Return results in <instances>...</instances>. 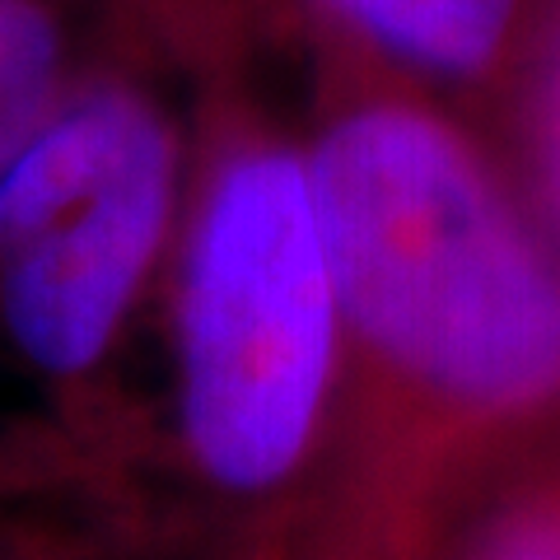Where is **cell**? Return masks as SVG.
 I'll list each match as a JSON object with an SVG mask.
<instances>
[{"instance_id": "6da1fadb", "label": "cell", "mask_w": 560, "mask_h": 560, "mask_svg": "<svg viewBox=\"0 0 560 560\" xmlns=\"http://www.w3.org/2000/svg\"><path fill=\"white\" fill-rule=\"evenodd\" d=\"M346 364L411 416L560 407V261L444 117L355 103L308 140Z\"/></svg>"}, {"instance_id": "7a4b0ae2", "label": "cell", "mask_w": 560, "mask_h": 560, "mask_svg": "<svg viewBox=\"0 0 560 560\" xmlns=\"http://www.w3.org/2000/svg\"><path fill=\"white\" fill-rule=\"evenodd\" d=\"M346 374L308 150L238 136L206 164L173 253V420L234 500L285 490L323 444Z\"/></svg>"}, {"instance_id": "3957f363", "label": "cell", "mask_w": 560, "mask_h": 560, "mask_svg": "<svg viewBox=\"0 0 560 560\" xmlns=\"http://www.w3.org/2000/svg\"><path fill=\"white\" fill-rule=\"evenodd\" d=\"M183 136L127 80H70L0 173V337L51 388L117 350L183 220Z\"/></svg>"}, {"instance_id": "277c9868", "label": "cell", "mask_w": 560, "mask_h": 560, "mask_svg": "<svg viewBox=\"0 0 560 560\" xmlns=\"http://www.w3.org/2000/svg\"><path fill=\"white\" fill-rule=\"evenodd\" d=\"M374 51L420 75L467 80L500 57L518 0H323Z\"/></svg>"}, {"instance_id": "5b68a950", "label": "cell", "mask_w": 560, "mask_h": 560, "mask_svg": "<svg viewBox=\"0 0 560 560\" xmlns=\"http://www.w3.org/2000/svg\"><path fill=\"white\" fill-rule=\"evenodd\" d=\"M70 84L66 28L43 0H0V173Z\"/></svg>"}, {"instance_id": "8992f818", "label": "cell", "mask_w": 560, "mask_h": 560, "mask_svg": "<svg viewBox=\"0 0 560 560\" xmlns=\"http://www.w3.org/2000/svg\"><path fill=\"white\" fill-rule=\"evenodd\" d=\"M467 560H560V486L504 510Z\"/></svg>"}, {"instance_id": "52a82bcc", "label": "cell", "mask_w": 560, "mask_h": 560, "mask_svg": "<svg viewBox=\"0 0 560 560\" xmlns=\"http://www.w3.org/2000/svg\"><path fill=\"white\" fill-rule=\"evenodd\" d=\"M533 178H537V197L547 210L551 230L560 234V38L551 47L547 75L537 90V108H533Z\"/></svg>"}, {"instance_id": "ba28073f", "label": "cell", "mask_w": 560, "mask_h": 560, "mask_svg": "<svg viewBox=\"0 0 560 560\" xmlns=\"http://www.w3.org/2000/svg\"><path fill=\"white\" fill-rule=\"evenodd\" d=\"M38 533V528H33ZM28 528H14V523H0V560H61L43 547V537L33 541Z\"/></svg>"}]
</instances>
